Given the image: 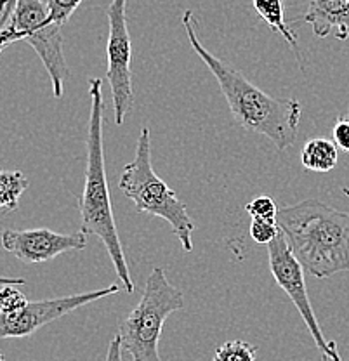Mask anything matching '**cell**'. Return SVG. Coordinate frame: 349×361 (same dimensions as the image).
<instances>
[{
	"label": "cell",
	"mask_w": 349,
	"mask_h": 361,
	"mask_svg": "<svg viewBox=\"0 0 349 361\" xmlns=\"http://www.w3.org/2000/svg\"><path fill=\"white\" fill-rule=\"evenodd\" d=\"M181 23L191 49L197 52L198 58L205 63L217 80L235 122L249 133L268 137L278 152H285L294 146L299 135L302 104L292 97L280 99L269 96L254 85L249 78L243 77L238 70L214 56L198 39L197 20L191 11L183 14Z\"/></svg>",
	"instance_id": "1"
},
{
	"label": "cell",
	"mask_w": 349,
	"mask_h": 361,
	"mask_svg": "<svg viewBox=\"0 0 349 361\" xmlns=\"http://www.w3.org/2000/svg\"><path fill=\"white\" fill-rule=\"evenodd\" d=\"M276 223L302 268L314 278L324 280L349 269V214L310 198L281 207Z\"/></svg>",
	"instance_id": "2"
},
{
	"label": "cell",
	"mask_w": 349,
	"mask_h": 361,
	"mask_svg": "<svg viewBox=\"0 0 349 361\" xmlns=\"http://www.w3.org/2000/svg\"><path fill=\"white\" fill-rule=\"evenodd\" d=\"M89 96H91V115H89L87 127V167H85L84 176V191L78 197L80 229L87 236L94 235L101 240L123 288L127 293H133L134 281L130 278L129 266H127L125 254L120 242L114 207L110 200V190H108L103 146L104 97L101 78L89 80Z\"/></svg>",
	"instance_id": "3"
},
{
	"label": "cell",
	"mask_w": 349,
	"mask_h": 361,
	"mask_svg": "<svg viewBox=\"0 0 349 361\" xmlns=\"http://www.w3.org/2000/svg\"><path fill=\"white\" fill-rule=\"evenodd\" d=\"M123 197L134 202L137 212L162 217L171 224L172 231L181 242L183 250H193V233L197 224L188 214V207L155 172L152 164V135L142 127L133 161L123 167L118 179Z\"/></svg>",
	"instance_id": "4"
},
{
	"label": "cell",
	"mask_w": 349,
	"mask_h": 361,
	"mask_svg": "<svg viewBox=\"0 0 349 361\" xmlns=\"http://www.w3.org/2000/svg\"><path fill=\"white\" fill-rule=\"evenodd\" d=\"M185 307V293L169 281L164 268H153L146 278L141 300L120 323L122 349L133 361H162L159 353L165 319Z\"/></svg>",
	"instance_id": "5"
},
{
	"label": "cell",
	"mask_w": 349,
	"mask_h": 361,
	"mask_svg": "<svg viewBox=\"0 0 349 361\" xmlns=\"http://www.w3.org/2000/svg\"><path fill=\"white\" fill-rule=\"evenodd\" d=\"M46 0H20L9 23L0 30L6 45L26 42L35 49L51 78L54 97H63L68 77V63L63 51V35L59 25H49Z\"/></svg>",
	"instance_id": "6"
},
{
	"label": "cell",
	"mask_w": 349,
	"mask_h": 361,
	"mask_svg": "<svg viewBox=\"0 0 349 361\" xmlns=\"http://www.w3.org/2000/svg\"><path fill=\"white\" fill-rule=\"evenodd\" d=\"M108 42H106V78L114 97L116 126H123L134 106L133 89V42L127 28V0H111L106 9Z\"/></svg>",
	"instance_id": "7"
},
{
	"label": "cell",
	"mask_w": 349,
	"mask_h": 361,
	"mask_svg": "<svg viewBox=\"0 0 349 361\" xmlns=\"http://www.w3.org/2000/svg\"><path fill=\"white\" fill-rule=\"evenodd\" d=\"M268 261L269 271H271L276 285L287 293L288 299L295 306V310L302 316L304 323H306L318 351L324 355V358H329L332 361H343L341 360L339 351H337L336 342L326 341L320 325H318V319L314 316L313 307H311L310 295H307L304 268L301 262H299V259L294 255V252L290 250V247H288L283 233H280L268 245Z\"/></svg>",
	"instance_id": "8"
},
{
	"label": "cell",
	"mask_w": 349,
	"mask_h": 361,
	"mask_svg": "<svg viewBox=\"0 0 349 361\" xmlns=\"http://www.w3.org/2000/svg\"><path fill=\"white\" fill-rule=\"evenodd\" d=\"M118 292V285H110L106 288L92 292L75 293V295L58 297V299L33 300L26 302L23 307L16 311H0V341L6 338L30 337L49 323L70 314L71 311L104 299Z\"/></svg>",
	"instance_id": "9"
},
{
	"label": "cell",
	"mask_w": 349,
	"mask_h": 361,
	"mask_svg": "<svg viewBox=\"0 0 349 361\" xmlns=\"http://www.w3.org/2000/svg\"><path fill=\"white\" fill-rule=\"evenodd\" d=\"M4 250L16 255L28 264H42L58 255L71 250H84L87 247V235L77 231L73 235H61L47 228L37 229H4L0 236Z\"/></svg>",
	"instance_id": "10"
},
{
	"label": "cell",
	"mask_w": 349,
	"mask_h": 361,
	"mask_svg": "<svg viewBox=\"0 0 349 361\" xmlns=\"http://www.w3.org/2000/svg\"><path fill=\"white\" fill-rule=\"evenodd\" d=\"M304 21L310 23L318 39L333 35L337 40L349 37V0H311Z\"/></svg>",
	"instance_id": "11"
},
{
	"label": "cell",
	"mask_w": 349,
	"mask_h": 361,
	"mask_svg": "<svg viewBox=\"0 0 349 361\" xmlns=\"http://www.w3.org/2000/svg\"><path fill=\"white\" fill-rule=\"evenodd\" d=\"M252 6L254 9H256L257 16L262 20V23H266L271 32L283 37L285 42L290 45L292 51H295L299 63H301L302 66V56L298 44V35H295L294 30H292L290 26L287 25V21H285L283 0H252Z\"/></svg>",
	"instance_id": "12"
},
{
	"label": "cell",
	"mask_w": 349,
	"mask_h": 361,
	"mask_svg": "<svg viewBox=\"0 0 349 361\" xmlns=\"http://www.w3.org/2000/svg\"><path fill=\"white\" fill-rule=\"evenodd\" d=\"M337 145L326 137H313L306 141L301 152V161L306 171L330 172L337 165Z\"/></svg>",
	"instance_id": "13"
},
{
	"label": "cell",
	"mask_w": 349,
	"mask_h": 361,
	"mask_svg": "<svg viewBox=\"0 0 349 361\" xmlns=\"http://www.w3.org/2000/svg\"><path fill=\"white\" fill-rule=\"evenodd\" d=\"M30 180L21 171H7L0 167V210L9 214L18 210L21 195L28 190Z\"/></svg>",
	"instance_id": "14"
},
{
	"label": "cell",
	"mask_w": 349,
	"mask_h": 361,
	"mask_svg": "<svg viewBox=\"0 0 349 361\" xmlns=\"http://www.w3.org/2000/svg\"><path fill=\"white\" fill-rule=\"evenodd\" d=\"M257 348L245 341H230L221 344L212 361H257Z\"/></svg>",
	"instance_id": "15"
},
{
	"label": "cell",
	"mask_w": 349,
	"mask_h": 361,
	"mask_svg": "<svg viewBox=\"0 0 349 361\" xmlns=\"http://www.w3.org/2000/svg\"><path fill=\"white\" fill-rule=\"evenodd\" d=\"M49 9V25L63 26L70 20L71 14L78 9L82 0H46Z\"/></svg>",
	"instance_id": "16"
},
{
	"label": "cell",
	"mask_w": 349,
	"mask_h": 361,
	"mask_svg": "<svg viewBox=\"0 0 349 361\" xmlns=\"http://www.w3.org/2000/svg\"><path fill=\"white\" fill-rule=\"evenodd\" d=\"M245 212L249 214L250 219L276 221V217H278V207H276V203L268 195H261V197L254 198L252 202L247 203Z\"/></svg>",
	"instance_id": "17"
},
{
	"label": "cell",
	"mask_w": 349,
	"mask_h": 361,
	"mask_svg": "<svg viewBox=\"0 0 349 361\" xmlns=\"http://www.w3.org/2000/svg\"><path fill=\"white\" fill-rule=\"evenodd\" d=\"M280 233L281 229L276 221L252 219V223H250V236H252L254 242L261 243V245H269Z\"/></svg>",
	"instance_id": "18"
},
{
	"label": "cell",
	"mask_w": 349,
	"mask_h": 361,
	"mask_svg": "<svg viewBox=\"0 0 349 361\" xmlns=\"http://www.w3.org/2000/svg\"><path fill=\"white\" fill-rule=\"evenodd\" d=\"M18 287L21 285L9 283L0 287V311H16L28 302L25 293Z\"/></svg>",
	"instance_id": "19"
},
{
	"label": "cell",
	"mask_w": 349,
	"mask_h": 361,
	"mask_svg": "<svg viewBox=\"0 0 349 361\" xmlns=\"http://www.w3.org/2000/svg\"><path fill=\"white\" fill-rule=\"evenodd\" d=\"M332 137L337 148H341L349 155V113L337 116L332 127Z\"/></svg>",
	"instance_id": "20"
},
{
	"label": "cell",
	"mask_w": 349,
	"mask_h": 361,
	"mask_svg": "<svg viewBox=\"0 0 349 361\" xmlns=\"http://www.w3.org/2000/svg\"><path fill=\"white\" fill-rule=\"evenodd\" d=\"M18 2H20V0H0V30L9 23Z\"/></svg>",
	"instance_id": "21"
},
{
	"label": "cell",
	"mask_w": 349,
	"mask_h": 361,
	"mask_svg": "<svg viewBox=\"0 0 349 361\" xmlns=\"http://www.w3.org/2000/svg\"><path fill=\"white\" fill-rule=\"evenodd\" d=\"M122 341H120V336H116L111 338L110 344H108V351H106V358L104 361H122Z\"/></svg>",
	"instance_id": "22"
},
{
	"label": "cell",
	"mask_w": 349,
	"mask_h": 361,
	"mask_svg": "<svg viewBox=\"0 0 349 361\" xmlns=\"http://www.w3.org/2000/svg\"><path fill=\"white\" fill-rule=\"evenodd\" d=\"M9 283L21 285V287H23V285H26V280L20 276H2V274H0V287H2V285H9Z\"/></svg>",
	"instance_id": "23"
},
{
	"label": "cell",
	"mask_w": 349,
	"mask_h": 361,
	"mask_svg": "<svg viewBox=\"0 0 349 361\" xmlns=\"http://www.w3.org/2000/svg\"><path fill=\"white\" fill-rule=\"evenodd\" d=\"M4 47H7V45H6V42H4V37H2V33H0V52L4 51Z\"/></svg>",
	"instance_id": "24"
},
{
	"label": "cell",
	"mask_w": 349,
	"mask_h": 361,
	"mask_svg": "<svg viewBox=\"0 0 349 361\" xmlns=\"http://www.w3.org/2000/svg\"><path fill=\"white\" fill-rule=\"evenodd\" d=\"M0 361H4V355H2V353H0Z\"/></svg>",
	"instance_id": "25"
},
{
	"label": "cell",
	"mask_w": 349,
	"mask_h": 361,
	"mask_svg": "<svg viewBox=\"0 0 349 361\" xmlns=\"http://www.w3.org/2000/svg\"><path fill=\"white\" fill-rule=\"evenodd\" d=\"M344 191H346V195H348V198H349V190H344Z\"/></svg>",
	"instance_id": "26"
},
{
	"label": "cell",
	"mask_w": 349,
	"mask_h": 361,
	"mask_svg": "<svg viewBox=\"0 0 349 361\" xmlns=\"http://www.w3.org/2000/svg\"><path fill=\"white\" fill-rule=\"evenodd\" d=\"M324 361H332V360H329V358H324Z\"/></svg>",
	"instance_id": "27"
}]
</instances>
